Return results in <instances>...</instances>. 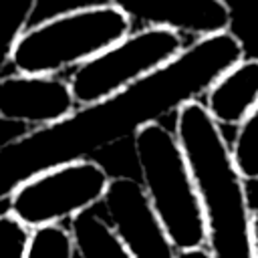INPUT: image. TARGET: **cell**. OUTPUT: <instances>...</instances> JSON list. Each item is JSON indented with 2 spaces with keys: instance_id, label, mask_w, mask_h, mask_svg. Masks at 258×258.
Returning a JSON list of instances; mask_svg holds the SVG:
<instances>
[{
  "instance_id": "9a60e30c",
  "label": "cell",
  "mask_w": 258,
  "mask_h": 258,
  "mask_svg": "<svg viewBox=\"0 0 258 258\" xmlns=\"http://www.w3.org/2000/svg\"><path fill=\"white\" fill-rule=\"evenodd\" d=\"M30 228L10 210L0 214V258H26Z\"/></svg>"
},
{
  "instance_id": "52a82bcc",
  "label": "cell",
  "mask_w": 258,
  "mask_h": 258,
  "mask_svg": "<svg viewBox=\"0 0 258 258\" xmlns=\"http://www.w3.org/2000/svg\"><path fill=\"white\" fill-rule=\"evenodd\" d=\"M101 204L105 220L133 258H175L177 248L141 181L127 175L111 177Z\"/></svg>"
},
{
  "instance_id": "7a4b0ae2",
  "label": "cell",
  "mask_w": 258,
  "mask_h": 258,
  "mask_svg": "<svg viewBox=\"0 0 258 258\" xmlns=\"http://www.w3.org/2000/svg\"><path fill=\"white\" fill-rule=\"evenodd\" d=\"M175 135L189 161L212 258H254V212L230 143L202 101L175 113Z\"/></svg>"
},
{
  "instance_id": "5b68a950",
  "label": "cell",
  "mask_w": 258,
  "mask_h": 258,
  "mask_svg": "<svg viewBox=\"0 0 258 258\" xmlns=\"http://www.w3.org/2000/svg\"><path fill=\"white\" fill-rule=\"evenodd\" d=\"M181 34L167 28L145 26L77 67L71 89L77 105H93L113 97L151 75L183 50Z\"/></svg>"
},
{
  "instance_id": "30bf717a",
  "label": "cell",
  "mask_w": 258,
  "mask_h": 258,
  "mask_svg": "<svg viewBox=\"0 0 258 258\" xmlns=\"http://www.w3.org/2000/svg\"><path fill=\"white\" fill-rule=\"evenodd\" d=\"M206 109L214 121L238 127L258 105V58H242L206 93Z\"/></svg>"
},
{
  "instance_id": "3957f363",
  "label": "cell",
  "mask_w": 258,
  "mask_h": 258,
  "mask_svg": "<svg viewBox=\"0 0 258 258\" xmlns=\"http://www.w3.org/2000/svg\"><path fill=\"white\" fill-rule=\"evenodd\" d=\"M141 183L177 250L206 246L200 191L175 131L149 123L133 137Z\"/></svg>"
},
{
  "instance_id": "8992f818",
  "label": "cell",
  "mask_w": 258,
  "mask_h": 258,
  "mask_svg": "<svg viewBox=\"0 0 258 258\" xmlns=\"http://www.w3.org/2000/svg\"><path fill=\"white\" fill-rule=\"evenodd\" d=\"M111 175L93 159H77L32 175L8 198L10 212L30 230L62 224L103 202Z\"/></svg>"
},
{
  "instance_id": "8fae6325",
  "label": "cell",
  "mask_w": 258,
  "mask_h": 258,
  "mask_svg": "<svg viewBox=\"0 0 258 258\" xmlns=\"http://www.w3.org/2000/svg\"><path fill=\"white\" fill-rule=\"evenodd\" d=\"M69 228L73 232L79 258H133L109 222L95 210L73 218Z\"/></svg>"
},
{
  "instance_id": "5bb4252c",
  "label": "cell",
  "mask_w": 258,
  "mask_h": 258,
  "mask_svg": "<svg viewBox=\"0 0 258 258\" xmlns=\"http://www.w3.org/2000/svg\"><path fill=\"white\" fill-rule=\"evenodd\" d=\"M234 163L246 181H258V105L238 125L236 137L230 145Z\"/></svg>"
},
{
  "instance_id": "7c38bea8",
  "label": "cell",
  "mask_w": 258,
  "mask_h": 258,
  "mask_svg": "<svg viewBox=\"0 0 258 258\" xmlns=\"http://www.w3.org/2000/svg\"><path fill=\"white\" fill-rule=\"evenodd\" d=\"M38 0H0V75L28 30Z\"/></svg>"
},
{
  "instance_id": "277c9868",
  "label": "cell",
  "mask_w": 258,
  "mask_h": 258,
  "mask_svg": "<svg viewBox=\"0 0 258 258\" xmlns=\"http://www.w3.org/2000/svg\"><path fill=\"white\" fill-rule=\"evenodd\" d=\"M129 32L131 18L111 2L73 8L28 28L12 64L18 73L58 75L85 64Z\"/></svg>"
},
{
  "instance_id": "4fadbf2b",
  "label": "cell",
  "mask_w": 258,
  "mask_h": 258,
  "mask_svg": "<svg viewBox=\"0 0 258 258\" xmlns=\"http://www.w3.org/2000/svg\"><path fill=\"white\" fill-rule=\"evenodd\" d=\"M77 246L71 228L46 224L30 230L26 258H75Z\"/></svg>"
},
{
  "instance_id": "ba28073f",
  "label": "cell",
  "mask_w": 258,
  "mask_h": 258,
  "mask_svg": "<svg viewBox=\"0 0 258 258\" xmlns=\"http://www.w3.org/2000/svg\"><path fill=\"white\" fill-rule=\"evenodd\" d=\"M71 81L56 75L14 73L0 77V119L34 129L50 127L77 111Z\"/></svg>"
},
{
  "instance_id": "6da1fadb",
  "label": "cell",
  "mask_w": 258,
  "mask_h": 258,
  "mask_svg": "<svg viewBox=\"0 0 258 258\" xmlns=\"http://www.w3.org/2000/svg\"><path fill=\"white\" fill-rule=\"evenodd\" d=\"M244 58V44L234 32L198 38L169 62L125 91L93 105L77 107L64 121L22 133L0 145V202L32 175L50 167L89 159L123 139L135 137L149 123L200 101L214 83Z\"/></svg>"
},
{
  "instance_id": "e0dca14e",
  "label": "cell",
  "mask_w": 258,
  "mask_h": 258,
  "mask_svg": "<svg viewBox=\"0 0 258 258\" xmlns=\"http://www.w3.org/2000/svg\"><path fill=\"white\" fill-rule=\"evenodd\" d=\"M254 258H258V210H254Z\"/></svg>"
},
{
  "instance_id": "9c48e42d",
  "label": "cell",
  "mask_w": 258,
  "mask_h": 258,
  "mask_svg": "<svg viewBox=\"0 0 258 258\" xmlns=\"http://www.w3.org/2000/svg\"><path fill=\"white\" fill-rule=\"evenodd\" d=\"M131 22L167 28L198 38L228 32L232 8L226 0H109Z\"/></svg>"
},
{
  "instance_id": "2e32d148",
  "label": "cell",
  "mask_w": 258,
  "mask_h": 258,
  "mask_svg": "<svg viewBox=\"0 0 258 258\" xmlns=\"http://www.w3.org/2000/svg\"><path fill=\"white\" fill-rule=\"evenodd\" d=\"M175 258H212L210 250L206 246L200 248H187V250H177Z\"/></svg>"
}]
</instances>
